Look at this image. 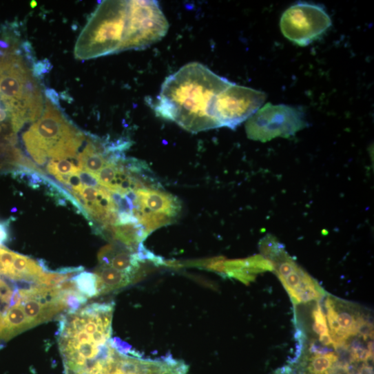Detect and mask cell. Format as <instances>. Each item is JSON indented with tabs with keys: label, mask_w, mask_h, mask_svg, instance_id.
I'll list each match as a JSON object with an SVG mask.
<instances>
[{
	"label": "cell",
	"mask_w": 374,
	"mask_h": 374,
	"mask_svg": "<svg viewBox=\"0 0 374 374\" xmlns=\"http://www.w3.org/2000/svg\"><path fill=\"white\" fill-rule=\"evenodd\" d=\"M94 274L97 276L98 295L127 287L134 281L128 274L110 267L100 266L95 270Z\"/></svg>",
	"instance_id": "obj_9"
},
{
	"label": "cell",
	"mask_w": 374,
	"mask_h": 374,
	"mask_svg": "<svg viewBox=\"0 0 374 374\" xmlns=\"http://www.w3.org/2000/svg\"><path fill=\"white\" fill-rule=\"evenodd\" d=\"M137 50L130 21L129 1H103L76 41V59L89 60Z\"/></svg>",
	"instance_id": "obj_2"
},
{
	"label": "cell",
	"mask_w": 374,
	"mask_h": 374,
	"mask_svg": "<svg viewBox=\"0 0 374 374\" xmlns=\"http://www.w3.org/2000/svg\"><path fill=\"white\" fill-rule=\"evenodd\" d=\"M60 300L70 315L79 311L87 302V298L78 291H60Z\"/></svg>",
	"instance_id": "obj_13"
},
{
	"label": "cell",
	"mask_w": 374,
	"mask_h": 374,
	"mask_svg": "<svg viewBox=\"0 0 374 374\" xmlns=\"http://www.w3.org/2000/svg\"><path fill=\"white\" fill-rule=\"evenodd\" d=\"M312 317L314 320L313 329L315 333L321 335L329 333L327 320L320 304H318L317 307L313 311Z\"/></svg>",
	"instance_id": "obj_17"
},
{
	"label": "cell",
	"mask_w": 374,
	"mask_h": 374,
	"mask_svg": "<svg viewBox=\"0 0 374 374\" xmlns=\"http://www.w3.org/2000/svg\"><path fill=\"white\" fill-rule=\"evenodd\" d=\"M116 173V163H107L97 174L94 175V176L98 180L100 186L110 191L113 187Z\"/></svg>",
	"instance_id": "obj_15"
},
{
	"label": "cell",
	"mask_w": 374,
	"mask_h": 374,
	"mask_svg": "<svg viewBox=\"0 0 374 374\" xmlns=\"http://www.w3.org/2000/svg\"><path fill=\"white\" fill-rule=\"evenodd\" d=\"M319 340H320V343L324 346H333V342L332 338H331L329 333H324V334H322V335H320Z\"/></svg>",
	"instance_id": "obj_25"
},
{
	"label": "cell",
	"mask_w": 374,
	"mask_h": 374,
	"mask_svg": "<svg viewBox=\"0 0 374 374\" xmlns=\"http://www.w3.org/2000/svg\"><path fill=\"white\" fill-rule=\"evenodd\" d=\"M81 170L79 164H75L67 159L51 160L47 166L48 172L54 177L59 175L77 174Z\"/></svg>",
	"instance_id": "obj_14"
},
{
	"label": "cell",
	"mask_w": 374,
	"mask_h": 374,
	"mask_svg": "<svg viewBox=\"0 0 374 374\" xmlns=\"http://www.w3.org/2000/svg\"><path fill=\"white\" fill-rule=\"evenodd\" d=\"M137 198L134 201L133 215L140 219L145 215L160 214L174 219L180 214L181 204L173 195L159 189H143L136 191Z\"/></svg>",
	"instance_id": "obj_8"
},
{
	"label": "cell",
	"mask_w": 374,
	"mask_h": 374,
	"mask_svg": "<svg viewBox=\"0 0 374 374\" xmlns=\"http://www.w3.org/2000/svg\"><path fill=\"white\" fill-rule=\"evenodd\" d=\"M23 141L30 156L42 166L49 158H77L85 137L48 100L42 116L23 135Z\"/></svg>",
	"instance_id": "obj_4"
},
{
	"label": "cell",
	"mask_w": 374,
	"mask_h": 374,
	"mask_svg": "<svg viewBox=\"0 0 374 374\" xmlns=\"http://www.w3.org/2000/svg\"><path fill=\"white\" fill-rule=\"evenodd\" d=\"M15 256L16 253L3 246H0V273L2 276L13 279V264Z\"/></svg>",
	"instance_id": "obj_16"
},
{
	"label": "cell",
	"mask_w": 374,
	"mask_h": 374,
	"mask_svg": "<svg viewBox=\"0 0 374 374\" xmlns=\"http://www.w3.org/2000/svg\"><path fill=\"white\" fill-rule=\"evenodd\" d=\"M338 361V356L330 352L324 355H314L310 358L307 374H322L333 368Z\"/></svg>",
	"instance_id": "obj_12"
},
{
	"label": "cell",
	"mask_w": 374,
	"mask_h": 374,
	"mask_svg": "<svg viewBox=\"0 0 374 374\" xmlns=\"http://www.w3.org/2000/svg\"><path fill=\"white\" fill-rule=\"evenodd\" d=\"M21 302V297L20 295L19 289L16 288L13 291V294L10 302V308L19 306Z\"/></svg>",
	"instance_id": "obj_24"
},
{
	"label": "cell",
	"mask_w": 374,
	"mask_h": 374,
	"mask_svg": "<svg viewBox=\"0 0 374 374\" xmlns=\"http://www.w3.org/2000/svg\"><path fill=\"white\" fill-rule=\"evenodd\" d=\"M232 83L200 63L187 64L163 83L154 105L156 114L194 134L217 129L212 103Z\"/></svg>",
	"instance_id": "obj_1"
},
{
	"label": "cell",
	"mask_w": 374,
	"mask_h": 374,
	"mask_svg": "<svg viewBox=\"0 0 374 374\" xmlns=\"http://www.w3.org/2000/svg\"><path fill=\"white\" fill-rule=\"evenodd\" d=\"M45 95L49 101L53 103L55 106H60L59 95L54 89L47 88L45 90Z\"/></svg>",
	"instance_id": "obj_23"
},
{
	"label": "cell",
	"mask_w": 374,
	"mask_h": 374,
	"mask_svg": "<svg viewBox=\"0 0 374 374\" xmlns=\"http://www.w3.org/2000/svg\"><path fill=\"white\" fill-rule=\"evenodd\" d=\"M21 48L22 52L24 53L25 60L33 65L37 62V59L32 44L28 41L24 42L21 44Z\"/></svg>",
	"instance_id": "obj_20"
},
{
	"label": "cell",
	"mask_w": 374,
	"mask_h": 374,
	"mask_svg": "<svg viewBox=\"0 0 374 374\" xmlns=\"http://www.w3.org/2000/svg\"><path fill=\"white\" fill-rule=\"evenodd\" d=\"M71 280L79 293L87 298L98 296L97 276L94 273L83 271L76 274Z\"/></svg>",
	"instance_id": "obj_11"
},
{
	"label": "cell",
	"mask_w": 374,
	"mask_h": 374,
	"mask_svg": "<svg viewBox=\"0 0 374 374\" xmlns=\"http://www.w3.org/2000/svg\"><path fill=\"white\" fill-rule=\"evenodd\" d=\"M310 351L314 355H324L332 352L331 349L321 346L317 341L314 340L311 345Z\"/></svg>",
	"instance_id": "obj_22"
},
{
	"label": "cell",
	"mask_w": 374,
	"mask_h": 374,
	"mask_svg": "<svg viewBox=\"0 0 374 374\" xmlns=\"http://www.w3.org/2000/svg\"><path fill=\"white\" fill-rule=\"evenodd\" d=\"M31 6L34 8V7H36L37 6V4L36 2L33 1V2H32Z\"/></svg>",
	"instance_id": "obj_26"
},
{
	"label": "cell",
	"mask_w": 374,
	"mask_h": 374,
	"mask_svg": "<svg viewBox=\"0 0 374 374\" xmlns=\"http://www.w3.org/2000/svg\"><path fill=\"white\" fill-rule=\"evenodd\" d=\"M9 236V222H0V246L8 240Z\"/></svg>",
	"instance_id": "obj_21"
},
{
	"label": "cell",
	"mask_w": 374,
	"mask_h": 374,
	"mask_svg": "<svg viewBox=\"0 0 374 374\" xmlns=\"http://www.w3.org/2000/svg\"><path fill=\"white\" fill-rule=\"evenodd\" d=\"M53 67L52 64L48 59L37 61L32 65V73L35 79H41L43 76L49 73Z\"/></svg>",
	"instance_id": "obj_18"
},
{
	"label": "cell",
	"mask_w": 374,
	"mask_h": 374,
	"mask_svg": "<svg viewBox=\"0 0 374 374\" xmlns=\"http://www.w3.org/2000/svg\"><path fill=\"white\" fill-rule=\"evenodd\" d=\"M32 327L22 306L14 307L3 318L0 337L9 339Z\"/></svg>",
	"instance_id": "obj_10"
},
{
	"label": "cell",
	"mask_w": 374,
	"mask_h": 374,
	"mask_svg": "<svg viewBox=\"0 0 374 374\" xmlns=\"http://www.w3.org/2000/svg\"><path fill=\"white\" fill-rule=\"evenodd\" d=\"M307 125L302 108L269 103L247 120L245 130L248 138L267 143L276 138L293 136Z\"/></svg>",
	"instance_id": "obj_5"
},
{
	"label": "cell",
	"mask_w": 374,
	"mask_h": 374,
	"mask_svg": "<svg viewBox=\"0 0 374 374\" xmlns=\"http://www.w3.org/2000/svg\"><path fill=\"white\" fill-rule=\"evenodd\" d=\"M77 174L84 186L95 188L101 187L93 174L84 170H81Z\"/></svg>",
	"instance_id": "obj_19"
},
{
	"label": "cell",
	"mask_w": 374,
	"mask_h": 374,
	"mask_svg": "<svg viewBox=\"0 0 374 374\" xmlns=\"http://www.w3.org/2000/svg\"><path fill=\"white\" fill-rule=\"evenodd\" d=\"M266 99L264 92L233 83L215 97L211 116L218 128L235 130L240 124L255 114Z\"/></svg>",
	"instance_id": "obj_7"
},
{
	"label": "cell",
	"mask_w": 374,
	"mask_h": 374,
	"mask_svg": "<svg viewBox=\"0 0 374 374\" xmlns=\"http://www.w3.org/2000/svg\"><path fill=\"white\" fill-rule=\"evenodd\" d=\"M332 21L321 5L298 2L282 14L280 30L284 37L300 47H307L323 37Z\"/></svg>",
	"instance_id": "obj_6"
},
{
	"label": "cell",
	"mask_w": 374,
	"mask_h": 374,
	"mask_svg": "<svg viewBox=\"0 0 374 374\" xmlns=\"http://www.w3.org/2000/svg\"><path fill=\"white\" fill-rule=\"evenodd\" d=\"M22 53L21 48L0 50V101L9 113L14 133L26 123L39 120L43 111L40 85Z\"/></svg>",
	"instance_id": "obj_3"
}]
</instances>
